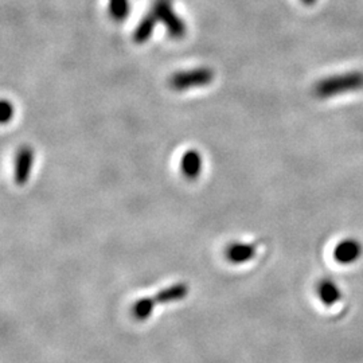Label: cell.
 <instances>
[{
  "mask_svg": "<svg viewBox=\"0 0 363 363\" xmlns=\"http://www.w3.org/2000/svg\"><path fill=\"white\" fill-rule=\"evenodd\" d=\"M156 298H142L135 301L132 313L138 320H147L155 310Z\"/></svg>",
  "mask_w": 363,
  "mask_h": 363,
  "instance_id": "11",
  "label": "cell"
},
{
  "mask_svg": "<svg viewBox=\"0 0 363 363\" xmlns=\"http://www.w3.org/2000/svg\"><path fill=\"white\" fill-rule=\"evenodd\" d=\"M316 294L325 307H331L337 304L342 298V292L339 286L335 284V281L330 279H323L319 281V284L316 286Z\"/></svg>",
  "mask_w": 363,
  "mask_h": 363,
  "instance_id": "8",
  "label": "cell"
},
{
  "mask_svg": "<svg viewBox=\"0 0 363 363\" xmlns=\"http://www.w3.org/2000/svg\"><path fill=\"white\" fill-rule=\"evenodd\" d=\"M13 115H15V108L13 103L4 99L1 101V115H0L1 124H9L13 120Z\"/></svg>",
  "mask_w": 363,
  "mask_h": 363,
  "instance_id": "13",
  "label": "cell"
},
{
  "mask_svg": "<svg viewBox=\"0 0 363 363\" xmlns=\"http://www.w3.org/2000/svg\"><path fill=\"white\" fill-rule=\"evenodd\" d=\"M304 6H308V7H311V6H313L318 0H300Z\"/></svg>",
  "mask_w": 363,
  "mask_h": 363,
  "instance_id": "14",
  "label": "cell"
},
{
  "mask_svg": "<svg viewBox=\"0 0 363 363\" xmlns=\"http://www.w3.org/2000/svg\"><path fill=\"white\" fill-rule=\"evenodd\" d=\"M362 244L355 238H346L340 241L334 249V259L337 264L350 265L357 262L362 256Z\"/></svg>",
  "mask_w": 363,
  "mask_h": 363,
  "instance_id": "5",
  "label": "cell"
},
{
  "mask_svg": "<svg viewBox=\"0 0 363 363\" xmlns=\"http://www.w3.org/2000/svg\"><path fill=\"white\" fill-rule=\"evenodd\" d=\"M34 160H35V154L31 147L23 145L19 148L15 157V167H13V179L18 186H25L30 179L31 169L34 167Z\"/></svg>",
  "mask_w": 363,
  "mask_h": 363,
  "instance_id": "4",
  "label": "cell"
},
{
  "mask_svg": "<svg viewBox=\"0 0 363 363\" xmlns=\"http://www.w3.org/2000/svg\"><path fill=\"white\" fill-rule=\"evenodd\" d=\"M108 11L113 21L123 22L130 15V0H109Z\"/></svg>",
  "mask_w": 363,
  "mask_h": 363,
  "instance_id": "12",
  "label": "cell"
},
{
  "mask_svg": "<svg viewBox=\"0 0 363 363\" xmlns=\"http://www.w3.org/2000/svg\"><path fill=\"white\" fill-rule=\"evenodd\" d=\"M257 253V247L255 244L245 242H234L226 249V259L235 265L247 264L250 259H255Z\"/></svg>",
  "mask_w": 363,
  "mask_h": 363,
  "instance_id": "7",
  "label": "cell"
},
{
  "mask_svg": "<svg viewBox=\"0 0 363 363\" xmlns=\"http://www.w3.org/2000/svg\"><path fill=\"white\" fill-rule=\"evenodd\" d=\"M203 169V157L198 150H187L181 157V172L189 181H196Z\"/></svg>",
  "mask_w": 363,
  "mask_h": 363,
  "instance_id": "6",
  "label": "cell"
},
{
  "mask_svg": "<svg viewBox=\"0 0 363 363\" xmlns=\"http://www.w3.org/2000/svg\"><path fill=\"white\" fill-rule=\"evenodd\" d=\"M363 91L362 70H351L319 79L313 85V94L320 100Z\"/></svg>",
  "mask_w": 363,
  "mask_h": 363,
  "instance_id": "1",
  "label": "cell"
},
{
  "mask_svg": "<svg viewBox=\"0 0 363 363\" xmlns=\"http://www.w3.org/2000/svg\"><path fill=\"white\" fill-rule=\"evenodd\" d=\"M189 294V286L186 284H175V286H169L163 291H160L156 296L157 303H171V301H178L182 298H186Z\"/></svg>",
  "mask_w": 363,
  "mask_h": 363,
  "instance_id": "10",
  "label": "cell"
},
{
  "mask_svg": "<svg viewBox=\"0 0 363 363\" xmlns=\"http://www.w3.org/2000/svg\"><path fill=\"white\" fill-rule=\"evenodd\" d=\"M156 23H157V19L154 13L151 11V13H147L143 19L138 23V26L133 31L135 43L143 45L145 42H148L155 31Z\"/></svg>",
  "mask_w": 363,
  "mask_h": 363,
  "instance_id": "9",
  "label": "cell"
},
{
  "mask_svg": "<svg viewBox=\"0 0 363 363\" xmlns=\"http://www.w3.org/2000/svg\"><path fill=\"white\" fill-rule=\"evenodd\" d=\"M214 81V70L210 67H196L191 70H182L174 73L169 79L172 91H190L193 88L208 86Z\"/></svg>",
  "mask_w": 363,
  "mask_h": 363,
  "instance_id": "2",
  "label": "cell"
},
{
  "mask_svg": "<svg viewBox=\"0 0 363 363\" xmlns=\"http://www.w3.org/2000/svg\"><path fill=\"white\" fill-rule=\"evenodd\" d=\"M152 13L157 22H162L163 26L166 27L171 38L182 39L186 35L187 26L175 11L172 0H155L152 4Z\"/></svg>",
  "mask_w": 363,
  "mask_h": 363,
  "instance_id": "3",
  "label": "cell"
}]
</instances>
